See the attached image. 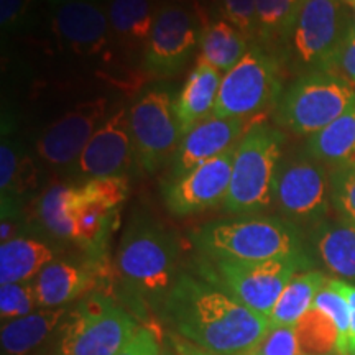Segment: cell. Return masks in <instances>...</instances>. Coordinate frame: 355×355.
Listing matches in <instances>:
<instances>
[{
    "mask_svg": "<svg viewBox=\"0 0 355 355\" xmlns=\"http://www.w3.org/2000/svg\"><path fill=\"white\" fill-rule=\"evenodd\" d=\"M178 336L214 355H252L270 331V319L212 283L180 277L165 300Z\"/></svg>",
    "mask_w": 355,
    "mask_h": 355,
    "instance_id": "6da1fadb",
    "label": "cell"
},
{
    "mask_svg": "<svg viewBox=\"0 0 355 355\" xmlns=\"http://www.w3.org/2000/svg\"><path fill=\"white\" fill-rule=\"evenodd\" d=\"M194 243L212 260L266 261L306 257L296 225L278 217L209 222L194 232Z\"/></svg>",
    "mask_w": 355,
    "mask_h": 355,
    "instance_id": "7a4b0ae2",
    "label": "cell"
},
{
    "mask_svg": "<svg viewBox=\"0 0 355 355\" xmlns=\"http://www.w3.org/2000/svg\"><path fill=\"white\" fill-rule=\"evenodd\" d=\"M285 135L278 128L255 123L234 155L232 176L225 211L235 216H255L275 204V178L282 162Z\"/></svg>",
    "mask_w": 355,
    "mask_h": 355,
    "instance_id": "3957f363",
    "label": "cell"
},
{
    "mask_svg": "<svg viewBox=\"0 0 355 355\" xmlns=\"http://www.w3.org/2000/svg\"><path fill=\"white\" fill-rule=\"evenodd\" d=\"M178 250L173 237L150 219H135L123 234L117 270L139 298L165 300L176 285Z\"/></svg>",
    "mask_w": 355,
    "mask_h": 355,
    "instance_id": "277c9868",
    "label": "cell"
},
{
    "mask_svg": "<svg viewBox=\"0 0 355 355\" xmlns=\"http://www.w3.org/2000/svg\"><path fill=\"white\" fill-rule=\"evenodd\" d=\"M355 101V86L336 74L314 71L300 76L283 92L278 122L296 135L311 137L336 121Z\"/></svg>",
    "mask_w": 355,
    "mask_h": 355,
    "instance_id": "5b68a950",
    "label": "cell"
},
{
    "mask_svg": "<svg viewBox=\"0 0 355 355\" xmlns=\"http://www.w3.org/2000/svg\"><path fill=\"white\" fill-rule=\"evenodd\" d=\"M139 327L121 306L102 296H92L71 311L61 324L58 354L115 355Z\"/></svg>",
    "mask_w": 355,
    "mask_h": 355,
    "instance_id": "8992f818",
    "label": "cell"
},
{
    "mask_svg": "<svg viewBox=\"0 0 355 355\" xmlns=\"http://www.w3.org/2000/svg\"><path fill=\"white\" fill-rule=\"evenodd\" d=\"M211 19L201 6L162 3L144 51L145 73L152 78H170L180 73L199 46L201 35Z\"/></svg>",
    "mask_w": 355,
    "mask_h": 355,
    "instance_id": "52a82bcc",
    "label": "cell"
},
{
    "mask_svg": "<svg viewBox=\"0 0 355 355\" xmlns=\"http://www.w3.org/2000/svg\"><path fill=\"white\" fill-rule=\"evenodd\" d=\"M282 76L277 60L260 46H250L243 58L222 76L212 117L250 119L279 101Z\"/></svg>",
    "mask_w": 355,
    "mask_h": 355,
    "instance_id": "ba28073f",
    "label": "cell"
},
{
    "mask_svg": "<svg viewBox=\"0 0 355 355\" xmlns=\"http://www.w3.org/2000/svg\"><path fill=\"white\" fill-rule=\"evenodd\" d=\"M135 163L148 175L175 158L181 135L176 101L165 87H152L128 110Z\"/></svg>",
    "mask_w": 355,
    "mask_h": 355,
    "instance_id": "9c48e42d",
    "label": "cell"
},
{
    "mask_svg": "<svg viewBox=\"0 0 355 355\" xmlns=\"http://www.w3.org/2000/svg\"><path fill=\"white\" fill-rule=\"evenodd\" d=\"M347 8L339 0H303L288 38L296 64L309 73L324 71L354 28Z\"/></svg>",
    "mask_w": 355,
    "mask_h": 355,
    "instance_id": "30bf717a",
    "label": "cell"
},
{
    "mask_svg": "<svg viewBox=\"0 0 355 355\" xmlns=\"http://www.w3.org/2000/svg\"><path fill=\"white\" fill-rule=\"evenodd\" d=\"M308 265V257L266 261L214 260V275L222 290L268 318L288 283Z\"/></svg>",
    "mask_w": 355,
    "mask_h": 355,
    "instance_id": "8fae6325",
    "label": "cell"
},
{
    "mask_svg": "<svg viewBox=\"0 0 355 355\" xmlns=\"http://www.w3.org/2000/svg\"><path fill=\"white\" fill-rule=\"evenodd\" d=\"M275 204L295 222H314L326 217L332 199L331 180L322 163L308 153L282 158L275 178Z\"/></svg>",
    "mask_w": 355,
    "mask_h": 355,
    "instance_id": "7c38bea8",
    "label": "cell"
},
{
    "mask_svg": "<svg viewBox=\"0 0 355 355\" xmlns=\"http://www.w3.org/2000/svg\"><path fill=\"white\" fill-rule=\"evenodd\" d=\"M107 97L79 102L42 132L37 140L38 157L53 168L76 163L89 140L107 119Z\"/></svg>",
    "mask_w": 355,
    "mask_h": 355,
    "instance_id": "4fadbf2b",
    "label": "cell"
},
{
    "mask_svg": "<svg viewBox=\"0 0 355 355\" xmlns=\"http://www.w3.org/2000/svg\"><path fill=\"white\" fill-rule=\"evenodd\" d=\"M235 148L165 183L162 194L166 209L171 214L183 217L198 214L224 202L232 176Z\"/></svg>",
    "mask_w": 355,
    "mask_h": 355,
    "instance_id": "5bb4252c",
    "label": "cell"
},
{
    "mask_svg": "<svg viewBox=\"0 0 355 355\" xmlns=\"http://www.w3.org/2000/svg\"><path fill=\"white\" fill-rule=\"evenodd\" d=\"M135 162L128 110L119 109L105 119L74 163L76 176L86 183L110 176H127Z\"/></svg>",
    "mask_w": 355,
    "mask_h": 355,
    "instance_id": "9a60e30c",
    "label": "cell"
},
{
    "mask_svg": "<svg viewBox=\"0 0 355 355\" xmlns=\"http://www.w3.org/2000/svg\"><path fill=\"white\" fill-rule=\"evenodd\" d=\"M51 32L61 48L76 56H99L112 46L107 7L101 2H69L51 10Z\"/></svg>",
    "mask_w": 355,
    "mask_h": 355,
    "instance_id": "2e32d148",
    "label": "cell"
},
{
    "mask_svg": "<svg viewBox=\"0 0 355 355\" xmlns=\"http://www.w3.org/2000/svg\"><path fill=\"white\" fill-rule=\"evenodd\" d=\"M259 123L250 119L211 117L186 133L171 162V180L181 178L194 168L229 152L241 144L245 133Z\"/></svg>",
    "mask_w": 355,
    "mask_h": 355,
    "instance_id": "e0dca14e",
    "label": "cell"
},
{
    "mask_svg": "<svg viewBox=\"0 0 355 355\" xmlns=\"http://www.w3.org/2000/svg\"><path fill=\"white\" fill-rule=\"evenodd\" d=\"M220 83V71L198 56L196 64H194L176 99V117L181 128V135L184 137L198 123L211 117L217 94H219Z\"/></svg>",
    "mask_w": 355,
    "mask_h": 355,
    "instance_id": "ac0fdd59",
    "label": "cell"
},
{
    "mask_svg": "<svg viewBox=\"0 0 355 355\" xmlns=\"http://www.w3.org/2000/svg\"><path fill=\"white\" fill-rule=\"evenodd\" d=\"M162 3L158 0H109L114 43L127 53H144Z\"/></svg>",
    "mask_w": 355,
    "mask_h": 355,
    "instance_id": "d6986e66",
    "label": "cell"
},
{
    "mask_svg": "<svg viewBox=\"0 0 355 355\" xmlns=\"http://www.w3.org/2000/svg\"><path fill=\"white\" fill-rule=\"evenodd\" d=\"M92 272L71 261L53 260L33 279L40 308H63L92 286Z\"/></svg>",
    "mask_w": 355,
    "mask_h": 355,
    "instance_id": "ffe728a7",
    "label": "cell"
},
{
    "mask_svg": "<svg viewBox=\"0 0 355 355\" xmlns=\"http://www.w3.org/2000/svg\"><path fill=\"white\" fill-rule=\"evenodd\" d=\"M68 314L66 308H40L24 318L3 322L0 336L3 355H28L64 322Z\"/></svg>",
    "mask_w": 355,
    "mask_h": 355,
    "instance_id": "44dd1931",
    "label": "cell"
},
{
    "mask_svg": "<svg viewBox=\"0 0 355 355\" xmlns=\"http://www.w3.org/2000/svg\"><path fill=\"white\" fill-rule=\"evenodd\" d=\"M306 153L327 166L355 165V101L334 122L308 137Z\"/></svg>",
    "mask_w": 355,
    "mask_h": 355,
    "instance_id": "7402d4cb",
    "label": "cell"
},
{
    "mask_svg": "<svg viewBox=\"0 0 355 355\" xmlns=\"http://www.w3.org/2000/svg\"><path fill=\"white\" fill-rule=\"evenodd\" d=\"M55 260L50 245L37 239L17 237L0 245V285L30 283Z\"/></svg>",
    "mask_w": 355,
    "mask_h": 355,
    "instance_id": "603a6c76",
    "label": "cell"
},
{
    "mask_svg": "<svg viewBox=\"0 0 355 355\" xmlns=\"http://www.w3.org/2000/svg\"><path fill=\"white\" fill-rule=\"evenodd\" d=\"M314 245L331 273L355 285V225L347 219L321 222L314 230Z\"/></svg>",
    "mask_w": 355,
    "mask_h": 355,
    "instance_id": "cb8c5ba5",
    "label": "cell"
},
{
    "mask_svg": "<svg viewBox=\"0 0 355 355\" xmlns=\"http://www.w3.org/2000/svg\"><path fill=\"white\" fill-rule=\"evenodd\" d=\"M327 278L321 272H304L293 277L270 313V327L296 326L313 308L318 293L326 286Z\"/></svg>",
    "mask_w": 355,
    "mask_h": 355,
    "instance_id": "d4e9b609",
    "label": "cell"
},
{
    "mask_svg": "<svg viewBox=\"0 0 355 355\" xmlns=\"http://www.w3.org/2000/svg\"><path fill=\"white\" fill-rule=\"evenodd\" d=\"M248 38L229 21L214 19L206 25L199 42V58L227 73L248 51Z\"/></svg>",
    "mask_w": 355,
    "mask_h": 355,
    "instance_id": "484cf974",
    "label": "cell"
},
{
    "mask_svg": "<svg viewBox=\"0 0 355 355\" xmlns=\"http://www.w3.org/2000/svg\"><path fill=\"white\" fill-rule=\"evenodd\" d=\"M81 188L74 184H55L38 202V216L48 232L66 241L76 239V214Z\"/></svg>",
    "mask_w": 355,
    "mask_h": 355,
    "instance_id": "4316f807",
    "label": "cell"
},
{
    "mask_svg": "<svg viewBox=\"0 0 355 355\" xmlns=\"http://www.w3.org/2000/svg\"><path fill=\"white\" fill-rule=\"evenodd\" d=\"M37 183V170L33 162L8 137H2L0 145V191L2 198L17 199Z\"/></svg>",
    "mask_w": 355,
    "mask_h": 355,
    "instance_id": "83f0119b",
    "label": "cell"
},
{
    "mask_svg": "<svg viewBox=\"0 0 355 355\" xmlns=\"http://www.w3.org/2000/svg\"><path fill=\"white\" fill-rule=\"evenodd\" d=\"M81 188V184H79ZM115 209L105 206L99 201L87 198L81 189L78 214H76V239L74 242L89 250H101L102 243L107 239L112 227Z\"/></svg>",
    "mask_w": 355,
    "mask_h": 355,
    "instance_id": "f1b7e54d",
    "label": "cell"
},
{
    "mask_svg": "<svg viewBox=\"0 0 355 355\" xmlns=\"http://www.w3.org/2000/svg\"><path fill=\"white\" fill-rule=\"evenodd\" d=\"M259 38L263 42H288L303 0H255Z\"/></svg>",
    "mask_w": 355,
    "mask_h": 355,
    "instance_id": "f546056e",
    "label": "cell"
},
{
    "mask_svg": "<svg viewBox=\"0 0 355 355\" xmlns=\"http://www.w3.org/2000/svg\"><path fill=\"white\" fill-rule=\"evenodd\" d=\"M301 347L304 354H336L337 340H339V331L332 319L322 313L321 309L311 308L308 314L296 324Z\"/></svg>",
    "mask_w": 355,
    "mask_h": 355,
    "instance_id": "4dcf8cb0",
    "label": "cell"
},
{
    "mask_svg": "<svg viewBox=\"0 0 355 355\" xmlns=\"http://www.w3.org/2000/svg\"><path fill=\"white\" fill-rule=\"evenodd\" d=\"M204 10H216L219 20L229 21L248 40L259 38L255 0H201Z\"/></svg>",
    "mask_w": 355,
    "mask_h": 355,
    "instance_id": "1f68e13d",
    "label": "cell"
},
{
    "mask_svg": "<svg viewBox=\"0 0 355 355\" xmlns=\"http://www.w3.org/2000/svg\"><path fill=\"white\" fill-rule=\"evenodd\" d=\"M314 308L321 309L326 313L332 321H334L337 331H339V340H337L336 354L337 355H350L349 336H350V316L347 301L339 291L334 290L329 283L318 293L314 300Z\"/></svg>",
    "mask_w": 355,
    "mask_h": 355,
    "instance_id": "d6a6232c",
    "label": "cell"
},
{
    "mask_svg": "<svg viewBox=\"0 0 355 355\" xmlns=\"http://www.w3.org/2000/svg\"><path fill=\"white\" fill-rule=\"evenodd\" d=\"M40 309L33 282L0 285V318L3 322L24 318Z\"/></svg>",
    "mask_w": 355,
    "mask_h": 355,
    "instance_id": "836d02e7",
    "label": "cell"
},
{
    "mask_svg": "<svg viewBox=\"0 0 355 355\" xmlns=\"http://www.w3.org/2000/svg\"><path fill=\"white\" fill-rule=\"evenodd\" d=\"M332 206L355 224V165L334 168L329 175Z\"/></svg>",
    "mask_w": 355,
    "mask_h": 355,
    "instance_id": "e575fe53",
    "label": "cell"
},
{
    "mask_svg": "<svg viewBox=\"0 0 355 355\" xmlns=\"http://www.w3.org/2000/svg\"><path fill=\"white\" fill-rule=\"evenodd\" d=\"M83 193L87 198L99 201L110 209H119V206L125 201L128 194V178L127 176H110L101 180H91L81 184Z\"/></svg>",
    "mask_w": 355,
    "mask_h": 355,
    "instance_id": "d590c367",
    "label": "cell"
},
{
    "mask_svg": "<svg viewBox=\"0 0 355 355\" xmlns=\"http://www.w3.org/2000/svg\"><path fill=\"white\" fill-rule=\"evenodd\" d=\"M252 355H304L300 343L298 327H270L263 340H261Z\"/></svg>",
    "mask_w": 355,
    "mask_h": 355,
    "instance_id": "8d00e7d4",
    "label": "cell"
},
{
    "mask_svg": "<svg viewBox=\"0 0 355 355\" xmlns=\"http://www.w3.org/2000/svg\"><path fill=\"white\" fill-rule=\"evenodd\" d=\"M322 73L336 74V76L344 78L345 81L352 83L355 86V30L352 28L340 46L337 48L334 56L324 68Z\"/></svg>",
    "mask_w": 355,
    "mask_h": 355,
    "instance_id": "74e56055",
    "label": "cell"
},
{
    "mask_svg": "<svg viewBox=\"0 0 355 355\" xmlns=\"http://www.w3.org/2000/svg\"><path fill=\"white\" fill-rule=\"evenodd\" d=\"M35 0H0V26L2 32L20 30L28 20Z\"/></svg>",
    "mask_w": 355,
    "mask_h": 355,
    "instance_id": "f35d334b",
    "label": "cell"
},
{
    "mask_svg": "<svg viewBox=\"0 0 355 355\" xmlns=\"http://www.w3.org/2000/svg\"><path fill=\"white\" fill-rule=\"evenodd\" d=\"M159 340L155 337L153 331L146 327H139V331L132 336V339L123 345L115 355H158Z\"/></svg>",
    "mask_w": 355,
    "mask_h": 355,
    "instance_id": "ab89813d",
    "label": "cell"
},
{
    "mask_svg": "<svg viewBox=\"0 0 355 355\" xmlns=\"http://www.w3.org/2000/svg\"><path fill=\"white\" fill-rule=\"evenodd\" d=\"M327 283L340 293L347 301L349 306V316H350V336H349V345H350V355L355 352V285L352 283L344 282V279H327Z\"/></svg>",
    "mask_w": 355,
    "mask_h": 355,
    "instance_id": "60d3db41",
    "label": "cell"
},
{
    "mask_svg": "<svg viewBox=\"0 0 355 355\" xmlns=\"http://www.w3.org/2000/svg\"><path fill=\"white\" fill-rule=\"evenodd\" d=\"M170 343L173 345V349H175L176 355H214L207 352V350L198 347L196 344L189 343V340L184 339V337L176 336V334L170 336Z\"/></svg>",
    "mask_w": 355,
    "mask_h": 355,
    "instance_id": "b9f144b4",
    "label": "cell"
},
{
    "mask_svg": "<svg viewBox=\"0 0 355 355\" xmlns=\"http://www.w3.org/2000/svg\"><path fill=\"white\" fill-rule=\"evenodd\" d=\"M46 2L55 7V6H63V3H69V2H102V0H46Z\"/></svg>",
    "mask_w": 355,
    "mask_h": 355,
    "instance_id": "7bdbcfd3",
    "label": "cell"
},
{
    "mask_svg": "<svg viewBox=\"0 0 355 355\" xmlns=\"http://www.w3.org/2000/svg\"><path fill=\"white\" fill-rule=\"evenodd\" d=\"M158 355H176V352L170 343V345H162V347H159Z\"/></svg>",
    "mask_w": 355,
    "mask_h": 355,
    "instance_id": "ee69618b",
    "label": "cell"
},
{
    "mask_svg": "<svg viewBox=\"0 0 355 355\" xmlns=\"http://www.w3.org/2000/svg\"><path fill=\"white\" fill-rule=\"evenodd\" d=\"M159 3H194L199 0H158Z\"/></svg>",
    "mask_w": 355,
    "mask_h": 355,
    "instance_id": "f6af8a7d",
    "label": "cell"
},
{
    "mask_svg": "<svg viewBox=\"0 0 355 355\" xmlns=\"http://www.w3.org/2000/svg\"><path fill=\"white\" fill-rule=\"evenodd\" d=\"M339 2L345 3V6L350 7V8H354V7H355V0H339Z\"/></svg>",
    "mask_w": 355,
    "mask_h": 355,
    "instance_id": "bcb514c9",
    "label": "cell"
},
{
    "mask_svg": "<svg viewBox=\"0 0 355 355\" xmlns=\"http://www.w3.org/2000/svg\"><path fill=\"white\" fill-rule=\"evenodd\" d=\"M352 10H354V30H355V7L352 8Z\"/></svg>",
    "mask_w": 355,
    "mask_h": 355,
    "instance_id": "7dc6e473",
    "label": "cell"
},
{
    "mask_svg": "<svg viewBox=\"0 0 355 355\" xmlns=\"http://www.w3.org/2000/svg\"><path fill=\"white\" fill-rule=\"evenodd\" d=\"M352 355H355V352H354V354H352Z\"/></svg>",
    "mask_w": 355,
    "mask_h": 355,
    "instance_id": "c3c4849f",
    "label": "cell"
},
{
    "mask_svg": "<svg viewBox=\"0 0 355 355\" xmlns=\"http://www.w3.org/2000/svg\"><path fill=\"white\" fill-rule=\"evenodd\" d=\"M349 222H350V220H349ZM354 225H355V224H354Z\"/></svg>",
    "mask_w": 355,
    "mask_h": 355,
    "instance_id": "681fc988",
    "label": "cell"
}]
</instances>
